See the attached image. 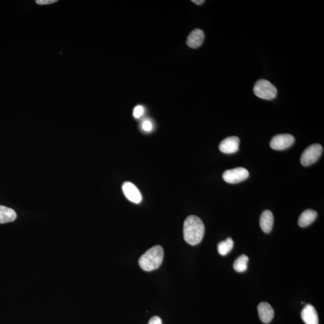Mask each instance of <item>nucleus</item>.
Here are the masks:
<instances>
[{
  "label": "nucleus",
  "instance_id": "nucleus-1",
  "mask_svg": "<svg viewBox=\"0 0 324 324\" xmlns=\"http://www.w3.org/2000/svg\"><path fill=\"white\" fill-rule=\"evenodd\" d=\"M205 227L203 221L198 217L191 215L184 223V239L190 245H198L203 240Z\"/></svg>",
  "mask_w": 324,
  "mask_h": 324
},
{
  "label": "nucleus",
  "instance_id": "nucleus-2",
  "mask_svg": "<svg viewBox=\"0 0 324 324\" xmlns=\"http://www.w3.org/2000/svg\"><path fill=\"white\" fill-rule=\"evenodd\" d=\"M163 255L164 252L161 246H154L148 250L139 258V266L142 270L146 272H151L159 269L162 263Z\"/></svg>",
  "mask_w": 324,
  "mask_h": 324
},
{
  "label": "nucleus",
  "instance_id": "nucleus-3",
  "mask_svg": "<svg viewBox=\"0 0 324 324\" xmlns=\"http://www.w3.org/2000/svg\"><path fill=\"white\" fill-rule=\"evenodd\" d=\"M254 94L260 99L272 100L277 96L278 90L275 86L266 79H260L255 83Z\"/></svg>",
  "mask_w": 324,
  "mask_h": 324
},
{
  "label": "nucleus",
  "instance_id": "nucleus-4",
  "mask_svg": "<svg viewBox=\"0 0 324 324\" xmlns=\"http://www.w3.org/2000/svg\"><path fill=\"white\" fill-rule=\"evenodd\" d=\"M323 148L320 144H314L303 151L301 157V163L303 166H310L316 162L323 153Z\"/></svg>",
  "mask_w": 324,
  "mask_h": 324
},
{
  "label": "nucleus",
  "instance_id": "nucleus-5",
  "mask_svg": "<svg viewBox=\"0 0 324 324\" xmlns=\"http://www.w3.org/2000/svg\"><path fill=\"white\" fill-rule=\"evenodd\" d=\"M249 176L246 169L239 167L226 171L223 174V178L228 183L236 184L245 180Z\"/></svg>",
  "mask_w": 324,
  "mask_h": 324
},
{
  "label": "nucleus",
  "instance_id": "nucleus-6",
  "mask_svg": "<svg viewBox=\"0 0 324 324\" xmlns=\"http://www.w3.org/2000/svg\"><path fill=\"white\" fill-rule=\"evenodd\" d=\"M295 142V138L290 134H281L275 136L270 142V147L276 150L287 149Z\"/></svg>",
  "mask_w": 324,
  "mask_h": 324
},
{
  "label": "nucleus",
  "instance_id": "nucleus-7",
  "mask_svg": "<svg viewBox=\"0 0 324 324\" xmlns=\"http://www.w3.org/2000/svg\"><path fill=\"white\" fill-rule=\"evenodd\" d=\"M240 140L237 136H230L225 138L219 145V150L226 154L236 153L239 150Z\"/></svg>",
  "mask_w": 324,
  "mask_h": 324
},
{
  "label": "nucleus",
  "instance_id": "nucleus-8",
  "mask_svg": "<svg viewBox=\"0 0 324 324\" xmlns=\"http://www.w3.org/2000/svg\"><path fill=\"white\" fill-rule=\"evenodd\" d=\"M123 191L126 197L133 203L139 204L142 201V195L139 189L130 182H125L123 185Z\"/></svg>",
  "mask_w": 324,
  "mask_h": 324
},
{
  "label": "nucleus",
  "instance_id": "nucleus-9",
  "mask_svg": "<svg viewBox=\"0 0 324 324\" xmlns=\"http://www.w3.org/2000/svg\"><path fill=\"white\" fill-rule=\"evenodd\" d=\"M258 311L260 320L264 324H269L275 316L274 309L267 302L261 303L258 305Z\"/></svg>",
  "mask_w": 324,
  "mask_h": 324
},
{
  "label": "nucleus",
  "instance_id": "nucleus-10",
  "mask_svg": "<svg viewBox=\"0 0 324 324\" xmlns=\"http://www.w3.org/2000/svg\"><path fill=\"white\" fill-rule=\"evenodd\" d=\"M204 32L200 29H195L190 32L187 39V44L193 49L198 48L203 43Z\"/></svg>",
  "mask_w": 324,
  "mask_h": 324
},
{
  "label": "nucleus",
  "instance_id": "nucleus-11",
  "mask_svg": "<svg viewBox=\"0 0 324 324\" xmlns=\"http://www.w3.org/2000/svg\"><path fill=\"white\" fill-rule=\"evenodd\" d=\"M302 318L306 324H318L319 319L316 309L311 305H307L302 312Z\"/></svg>",
  "mask_w": 324,
  "mask_h": 324
},
{
  "label": "nucleus",
  "instance_id": "nucleus-12",
  "mask_svg": "<svg viewBox=\"0 0 324 324\" xmlns=\"http://www.w3.org/2000/svg\"><path fill=\"white\" fill-rule=\"evenodd\" d=\"M260 226L264 233L268 234L272 231L274 224V217L271 211L265 210L260 218Z\"/></svg>",
  "mask_w": 324,
  "mask_h": 324
},
{
  "label": "nucleus",
  "instance_id": "nucleus-13",
  "mask_svg": "<svg viewBox=\"0 0 324 324\" xmlns=\"http://www.w3.org/2000/svg\"><path fill=\"white\" fill-rule=\"evenodd\" d=\"M318 213L313 210H306L302 213L299 219V225L300 227H308L317 219Z\"/></svg>",
  "mask_w": 324,
  "mask_h": 324
},
{
  "label": "nucleus",
  "instance_id": "nucleus-14",
  "mask_svg": "<svg viewBox=\"0 0 324 324\" xmlns=\"http://www.w3.org/2000/svg\"><path fill=\"white\" fill-rule=\"evenodd\" d=\"M16 217V213L13 209L0 206V224L13 222Z\"/></svg>",
  "mask_w": 324,
  "mask_h": 324
},
{
  "label": "nucleus",
  "instance_id": "nucleus-15",
  "mask_svg": "<svg viewBox=\"0 0 324 324\" xmlns=\"http://www.w3.org/2000/svg\"><path fill=\"white\" fill-rule=\"evenodd\" d=\"M249 258L246 255H242L237 258L234 263V269L236 272L243 273L248 269Z\"/></svg>",
  "mask_w": 324,
  "mask_h": 324
},
{
  "label": "nucleus",
  "instance_id": "nucleus-16",
  "mask_svg": "<svg viewBox=\"0 0 324 324\" xmlns=\"http://www.w3.org/2000/svg\"><path fill=\"white\" fill-rule=\"evenodd\" d=\"M234 247V242L231 238H228L225 241L219 243L218 249L220 255L222 256L227 255L230 253Z\"/></svg>",
  "mask_w": 324,
  "mask_h": 324
},
{
  "label": "nucleus",
  "instance_id": "nucleus-17",
  "mask_svg": "<svg viewBox=\"0 0 324 324\" xmlns=\"http://www.w3.org/2000/svg\"><path fill=\"white\" fill-rule=\"evenodd\" d=\"M141 127L145 132H151L153 129L152 122L149 120H145L142 122Z\"/></svg>",
  "mask_w": 324,
  "mask_h": 324
},
{
  "label": "nucleus",
  "instance_id": "nucleus-18",
  "mask_svg": "<svg viewBox=\"0 0 324 324\" xmlns=\"http://www.w3.org/2000/svg\"><path fill=\"white\" fill-rule=\"evenodd\" d=\"M144 113V108L141 105H138L135 107L133 110V115L135 118H139L143 115Z\"/></svg>",
  "mask_w": 324,
  "mask_h": 324
},
{
  "label": "nucleus",
  "instance_id": "nucleus-19",
  "mask_svg": "<svg viewBox=\"0 0 324 324\" xmlns=\"http://www.w3.org/2000/svg\"><path fill=\"white\" fill-rule=\"evenodd\" d=\"M56 1V0H37L35 2L39 5H48L54 3Z\"/></svg>",
  "mask_w": 324,
  "mask_h": 324
},
{
  "label": "nucleus",
  "instance_id": "nucleus-20",
  "mask_svg": "<svg viewBox=\"0 0 324 324\" xmlns=\"http://www.w3.org/2000/svg\"><path fill=\"white\" fill-rule=\"evenodd\" d=\"M148 324H162V321L160 318L155 316L151 318Z\"/></svg>",
  "mask_w": 324,
  "mask_h": 324
},
{
  "label": "nucleus",
  "instance_id": "nucleus-21",
  "mask_svg": "<svg viewBox=\"0 0 324 324\" xmlns=\"http://www.w3.org/2000/svg\"><path fill=\"white\" fill-rule=\"evenodd\" d=\"M193 2H194L195 4L198 5H201L203 4L205 1L204 0H192Z\"/></svg>",
  "mask_w": 324,
  "mask_h": 324
}]
</instances>
